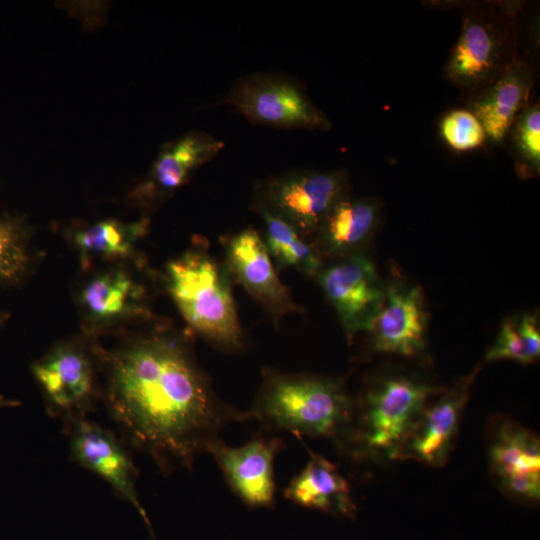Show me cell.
Masks as SVG:
<instances>
[{"label": "cell", "instance_id": "obj_1", "mask_svg": "<svg viewBox=\"0 0 540 540\" xmlns=\"http://www.w3.org/2000/svg\"><path fill=\"white\" fill-rule=\"evenodd\" d=\"M106 405L127 440L163 471L191 469L227 424L251 420L215 396L182 345L162 337L109 357Z\"/></svg>", "mask_w": 540, "mask_h": 540}, {"label": "cell", "instance_id": "obj_2", "mask_svg": "<svg viewBox=\"0 0 540 540\" xmlns=\"http://www.w3.org/2000/svg\"><path fill=\"white\" fill-rule=\"evenodd\" d=\"M270 430L297 436L330 437L353 419V403L336 379L268 373L258 398L248 411Z\"/></svg>", "mask_w": 540, "mask_h": 540}, {"label": "cell", "instance_id": "obj_3", "mask_svg": "<svg viewBox=\"0 0 540 540\" xmlns=\"http://www.w3.org/2000/svg\"><path fill=\"white\" fill-rule=\"evenodd\" d=\"M520 4L469 2L443 68L444 78L467 97L496 80L520 56Z\"/></svg>", "mask_w": 540, "mask_h": 540}, {"label": "cell", "instance_id": "obj_4", "mask_svg": "<svg viewBox=\"0 0 540 540\" xmlns=\"http://www.w3.org/2000/svg\"><path fill=\"white\" fill-rule=\"evenodd\" d=\"M169 292L197 333L226 349L241 346V329L222 271L205 253L187 252L167 267Z\"/></svg>", "mask_w": 540, "mask_h": 540}, {"label": "cell", "instance_id": "obj_5", "mask_svg": "<svg viewBox=\"0 0 540 540\" xmlns=\"http://www.w3.org/2000/svg\"><path fill=\"white\" fill-rule=\"evenodd\" d=\"M441 388L404 375L378 380L366 392L355 442L365 455L393 458L429 398Z\"/></svg>", "mask_w": 540, "mask_h": 540}, {"label": "cell", "instance_id": "obj_6", "mask_svg": "<svg viewBox=\"0 0 540 540\" xmlns=\"http://www.w3.org/2000/svg\"><path fill=\"white\" fill-rule=\"evenodd\" d=\"M348 194L346 171L299 169L261 181L256 204L259 212L279 217L305 236L315 233L332 207Z\"/></svg>", "mask_w": 540, "mask_h": 540}, {"label": "cell", "instance_id": "obj_7", "mask_svg": "<svg viewBox=\"0 0 540 540\" xmlns=\"http://www.w3.org/2000/svg\"><path fill=\"white\" fill-rule=\"evenodd\" d=\"M226 102L256 125L321 131L332 127L303 86L279 73L257 72L238 78Z\"/></svg>", "mask_w": 540, "mask_h": 540}, {"label": "cell", "instance_id": "obj_8", "mask_svg": "<svg viewBox=\"0 0 540 540\" xmlns=\"http://www.w3.org/2000/svg\"><path fill=\"white\" fill-rule=\"evenodd\" d=\"M317 277L345 332L350 336L369 332L386 297V285L373 262L362 253H352L321 269Z\"/></svg>", "mask_w": 540, "mask_h": 540}, {"label": "cell", "instance_id": "obj_9", "mask_svg": "<svg viewBox=\"0 0 540 540\" xmlns=\"http://www.w3.org/2000/svg\"><path fill=\"white\" fill-rule=\"evenodd\" d=\"M63 422L72 459L105 480L118 496L131 504L153 536L136 489L137 470L123 443L113 432L86 417Z\"/></svg>", "mask_w": 540, "mask_h": 540}, {"label": "cell", "instance_id": "obj_10", "mask_svg": "<svg viewBox=\"0 0 540 540\" xmlns=\"http://www.w3.org/2000/svg\"><path fill=\"white\" fill-rule=\"evenodd\" d=\"M51 416L86 417L95 401L92 361L80 347L62 345L31 365Z\"/></svg>", "mask_w": 540, "mask_h": 540}, {"label": "cell", "instance_id": "obj_11", "mask_svg": "<svg viewBox=\"0 0 540 540\" xmlns=\"http://www.w3.org/2000/svg\"><path fill=\"white\" fill-rule=\"evenodd\" d=\"M284 443L281 438H255L231 447L219 438L206 452L212 455L234 493L251 508H270L274 504V459Z\"/></svg>", "mask_w": 540, "mask_h": 540}, {"label": "cell", "instance_id": "obj_12", "mask_svg": "<svg viewBox=\"0 0 540 540\" xmlns=\"http://www.w3.org/2000/svg\"><path fill=\"white\" fill-rule=\"evenodd\" d=\"M477 372L478 368L457 381L432 405L424 407L392 459L416 460L431 466L446 463Z\"/></svg>", "mask_w": 540, "mask_h": 540}, {"label": "cell", "instance_id": "obj_13", "mask_svg": "<svg viewBox=\"0 0 540 540\" xmlns=\"http://www.w3.org/2000/svg\"><path fill=\"white\" fill-rule=\"evenodd\" d=\"M428 314L422 289L394 282L386 285V297L371 333L376 352L413 357L426 346Z\"/></svg>", "mask_w": 540, "mask_h": 540}, {"label": "cell", "instance_id": "obj_14", "mask_svg": "<svg viewBox=\"0 0 540 540\" xmlns=\"http://www.w3.org/2000/svg\"><path fill=\"white\" fill-rule=\"evenodd\" d=\"M489 459L500 487L512 497L535 502L540 497V445L526 428L502 419L492 429Z\"/></svg>", "mask_w": 540, "mask_h": 540}, {"label": "cell", "instance_id": "obj_15", "mask_svg": "<svg viewBox=\"0 0 540 540\" xmlns=\"http://www.w3.org/2000/svg\"><path fill=\"white\" fill-rule=\"evenodd\" d=\"M535 85L530 62L519 56L496 80L467 97L466 108L482 124L487 141L501 144L520 113L529 106Z\"/></svg>", "mask_w": 540, "mask_h": 540}, {"label": "cell", "instance_id": "obj_16", "mask_svg": "<svg viewBox=\"0 0 540 540\" xmlns=\"http://www.w3.org/2000/svg\"><path fill=\"white\" fill-rule=\"evenodd\" d=\"M226 254L233 278L265 307L276 313L295 309L276 274L265 242L255 230L245 229L231 237Z\"/></svg>", "mask_w": 540, "mask_h": 540}, {"label": "cell", "instance_id": "obj_17", "mask_svg": "<svg viewBox=\"0 0 540 540\" xmlns=\"http://www.w3.org/2000/svg\"><path fill=\"white\" fill-rule=\"evenodd\" d=\"M380 219L378 200L348 194L332 207L315 233L327 254L347 256L369 241Z\"/></svg>", "mask_w": 540, "mask_h": 540}, {"label": "cell", "instance_id": "obj_18", "mask_svg": "<svg viewBox=\"0 0 540 540\" xmlns=\"http://www.w3.org/2000/svg\"><path fill=\"white\" fill-rule=\"evenodd\" d=\"M284 496L302 507L325 513L350 517L355 512L346 479L332 462L314 453L285 488Z\"/></svg>", "mask_w": 540, "mask_h": 540}, {"label": "cell", "instance_id": "obj_19", "mask_svg": "<svg viewBox=\"0 0 540 540\" xmlns=\"http://www.w3.org/2000/svg\"><path fill=\"white\" fill-rule=\"evenodd\" d=\"M223 148V141L206 132L184 135L159 154L151 172V189L166 193L181 187L196 168L213 159Z\"/></svg>", "mask_w": 540, "mask_h": 540}, {"label": "cell", "instance_id": "obj_20", "mask_svg": "<svg viewBox=\"0 0 540 540\" xmlns=\"http://www.w3.org/2000/svg\"><path fill=\"white\" fill-rule=\"evenodd\" d=\"M266 225L268 252L281 265L294 267L308 276L321 270L319 253L290 224L267 212H260Z\"/></svg>", "mask_w": 540, "mask_h": 540}, {"label": "cell", "instance_id": "obj_21", "mask_svg": "<svg viewBox=\"0 0 540 540\" xmlns=\"http://www.w3.org/2000/svg\"><path fill=\"white\" fill-rule=\"evenodd\" d=\"M540 355V331L535 314L524 313L506 318L495 343L487 350L485 361L513 360L535 362Z\"/></svg>", "mask_w": 540, "mask_h": 540}, {"label": "cell", "instance_id": "obj_22", "mask_svg": "<svg viewBox=\"0 0 540 540\" xmlns=\"http://www.w3.org/2000/svg\"><path fill=\"white\" fill-rule=\"evenodd\" d=\"M508 143L514 168L522 179L540 173V105L529 104L512 124L505 141Z\"/></svg>", "mask_w": 540, "mask_h": 540}, {"label": "cell", "instance_id": "obj_23", "mask_svg": "<svg viewBox=\"0 0 540 540\" xmlns=\"http://www.w3.org/2000/svg\"><path fill=\"white\" fill-rule=\"evenodd\" d=\"M145 228L144 222L125 225L106 220L78 232L75 242L85 256L116 258L130 252L133 242Z\"/></svg>", "mask_w": 540, "mask_h": 540}, {"label": "cell", "instance_id": "obj_24", "mask_svg": "<svg viewBox=\"0 0 540 540\" xmlns=\"http://www.w3.org/2000/svg\"><path fill=\"white\" fill-rule=\"evenodd\" d=\"M133 291L134 285L125 273L110 272L88 283L81 300L92 317L110 319L124 313Z\"/></svg>", "mask_w": 540, "mask_h": 540}, {"label": "cell", "instance_id": "obj_25", "mask_svg": "<svg viewBox=\"0 0 540 540\" xmlns=\"http://www.w3.org/2000/svg\"><path fill=\"white\" fill-rule=\"evenodd\" d=\"M439 134L449 148L458 152L478 149L487 142L482 124L467 108L446 112L439 121Z\"/></svg>", "mask_w": 540, "mask_h": 540}, {"label": "cell", "instance_id": "obj_26", "mask_svg": "<svg viewBox=\"0 0 540 540\" xmlns=\"http://www.w3.org/2000/svg\"><path fill=\"white\" fill-rule=\"evenodd\" d=\"M21 253L10 232L0 225V279L12 277L19 268Z\"/></svg>", "mask_w": 540, "mask_h": 540}, {"label": "cell", "instance_id": "obj_27", "mask_svg": "<svg viewBox=\"0 0 540 540\" xmlns=\"http://www.w3.org/2000/svg\"><path fill=\"white\" fill-rule=\"evenodd\" d=\"M20 402L15 399H9L0 395V409L18 407Z\"/></svg>", "mask_w": 540, "mask_h": 540}, {"label": "cell", "instance_id": "obj_28", "mask_svg": "<svg viewBox=\"0 0 540 540\" xmlns=\"http://www.w3.org/2000/svg\"><path fill=\"white\" fill-rule=\"evenodd\" d=\"M2 319H3V316H2V315H0V324H1V321H2Z\"/></svg>", "mask_w": 540, "mask_h": 540}]
</instances>
